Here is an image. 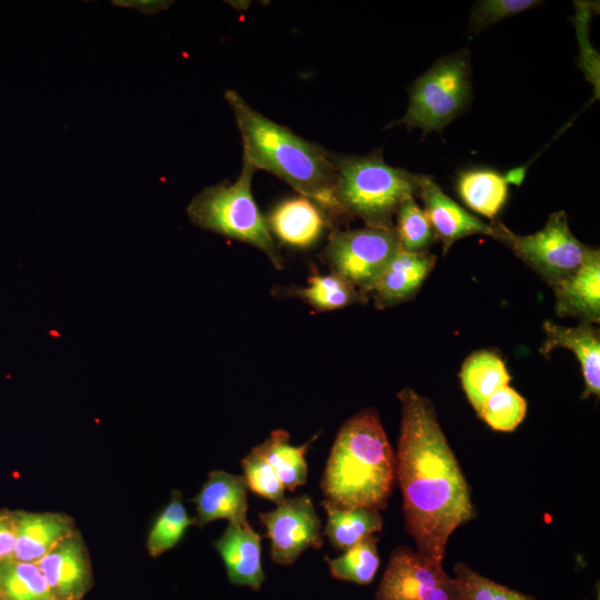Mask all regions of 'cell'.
Returning a JSON list of instances; mask_svg holds the SVG:
<instances>
[{
	"mask_svg": "<svg viewBox=\"0 0 600 600\" xmlns=\"http://www.w3.org/2000/svg\"><path fill=\"white\" fill-rule=\"evenodd\" d=\"M396 474L403 496L406 528L418 551L441 561L452 532L473 518L467 481L431 402L403 389Z\"/></svg>",
	"mask_w": 600,
	"mask_h": 600,
	"instance_id": "1",
	"label": "cell"
},
{
	"mask_svg": "<svg viewBox=\"0 0 600 600\" xmlns=\"http://www.w3.org/2000/svg\"><path fill=\"white\" fill-rule=\"evenodd\" d=\"M243 146V161L266 170L300 196L317 203L330 218L343 213L336 198L333 156L250 107L233 90L226 91Z\"/></svg>",
	"mask_w": 600,
	"mask_h": 600,
	"instance_id": "2",
	"label": "cell"
},
{
	"mask_svg": "<svg viewBox=\"0 0 600 600\" xmlns=\"http://www.w3.org/2000/svg\"><path fill=\"white\" fill-rule=\"evenodd\" d=\"M396 454L376 413L348 419L334 439L320 488L324 500L342 508L382 510L391 494Z\"/></svg>",
	"mask_w": 600,
	"mask_h": 600,
	"instance_id": "3",
	"label": "cell"
},
{
	"mask_svg": "<svg viewBox=\"0 0 600 600\" xmlns=\"http://www.w3.org/2000/svg\"><path fill=\"white\" fill-rule=\"evenodd\" d=\"M336 198L343 216L358 217L368 227L393 228L392 218L417 194L418 174L388 164L380 151L334 157Z\"/></svg>",
	"mask_w": 600,
	"mask_h": 600,
	"instance_id": "4",
	"label": "cell"
},
{
	"mask_svg": "<svg viewBox=\"0 0 600 600\" xmlns=\"http://www.w3.org/2000/svg\"><path fill=\"white\" fill-rule=\"evenodd\" d=\"M254 168L243 161L232 183H218L203 189L187 208L193 224L227 238L248 243L262 251L274 268H283L267 220L253 200L251 182Z\"/></svg>",
	"mask_w": 600,
	"mask_h": 600,
	"instance_id": "5",
	"label": "cell"
},
{
	"mask_svg": "<svg viewBox=\"0 0 600 600\" xmlns=\"http://www.w3.org/2000/svg\"><path fill=\"white\" fill-rule=\"evenodd\" d=\"M472 98L469 52L458 50L439 59L409 89L406 114L388 127L418 128L422 137L441 132L461 114Z\"/></svg>",
	"mask_w": 600,
	"mask_h": 600,
	"instance_id": "6",
	"label": "cell"
},
{
	"mask_svg": "<svg viewBox=\"0 0 600 600\" xmlns=\"http://www.w3.org/2000/svg\"><path fill=\"white\" fill-rule=\"evenodd\" d=\"M491 227L492 238L511 249L551 286L572 274L589 248L571 232L564 211L553 212L540 231L529 236L516 234L500 221H493Z\"/></svg>",
	"mask_w": 600,
	"mask_h": 600,
	"instance_id": "7",
	"label": "cell"
},
{
	"mask_svg": "<svg viewBox=\"0 0 600 600\" xmlns=\"http://www.w3.org/2000/svg\"><path fill=\"white\" fill-rule=\"evenodd\" d=\"M399 247L394 228L367 226L333 230L320 257L332 272L367 294Z\"/></svg>",
	"mask_w": 600,
	"mask_h": 600,
	"instance_id": "8",
	"label": "cell"
},
{
	"mask_svg": "<svg viewBox=\"0 0 600 600\" xmlns=\"http://www.w3.org/2000/svg\"><path fill=\"white\" fill-rule=\"evenodd\" d=\"M376 600H459V589L441 561L399 547L390 556Z\"/></svg>",
	"mask_w": 600,
	"mask_h": 600,
	"instance_id": "9",
	"label": "cell"
},
{
	"mask_svg": "<svg viewBox=\"0 0 600 600\" xmlns=\"http://www.w3.org/2000/svg\"><path fill=\"white\" fill-rule=\"evenodd\" d=\"M259 518L267 528L271 560L277 564L290 566L307 549L322 547L321 520L309 496L284 498Z\"/></svg>",
	"mask_w": 600,
	"mask_h": 600,
	"instance_id": "10",
	"label": "cell"
},
{
	"mask_svg": "<svg viewBox=\"0 0 600 600\" xmlns=\"http://www.w3.org/2000/svg\"><path fill=\"white\" fill-rule=\"evenodd\" d=\"M53 600H81L92 586L88 551L74 531L37 562Z\"/></svg>",
	"mask_w": 600,
	"mask_h": 600,
	"instance_id": "11",
	"label": "cell"
},
{
	"mask_svg": "<svg viewBox=\"0 0 600 600\" xmlns=\"http://www.w3.org/2000/svg\"><path fill=\"white\" fill-rule=\"evenodd\" d=\"M417 194L423 211L443 246V253L458 240L473 234L493 236L491 224L478 219L449 196L428 176L418 174Z\"/></svg>",
	"mask_w": 600,
	"mask_h": 600,
	"instance_id": "12",
	"label": "cell"
},
{
	"mask_svg": "<svg viewBox=\"0 0 600 600\" xmlns=\"http://www.w3.org/2000/svg\"><path fill=\"white\" fill-rule=\"evenodd\" d=\"M247 489L243 476L223 470L209 472L207 481L192 499L197 512L194 524L204 527L218 519H227L229 523H249Z\"/></svg>",
	"mask_w": 600,
	"mask_h": 600,
	"instance_id": "13",
	"label": "cell"
},
{
	"mask_svg": "<svg viewBox=\"0 0 600 600\" xmlns=\"http://www.w3.org/2000/svg\"><path fill=\"white\" fill-rule=\"evenodd\" d=\"M552 287L558 314L579 318L583 323H598L600 319L599 250L589 247L580 267Z\"/></svg>",
	"mask_w": 600,
	"mask_h": 600,
	"instance_id": "14",
	"label": "cell"
},
{
	"mask_svg": "<svg viewBox=\"0 0 600 600\" xmlns=\"http://www.w3.org/2000/svg\"><path fill=\"white\" fill-rule=\"evenodd\" d=\"M213 547L221 556L232 584L260 590L266 580L261 564V536L250 523H229Z\"/></svg>",
	"mask_w": 600,
	"mask_h": 600,
	"instance_id": "15",
	"label": "cell"
},
{
	"mask_svg": "<svg viewBox=\"0 0 600 600\" xmlns=\"http://www.w3.org/2000/svg\"><path fill=\"white\" fill-rule=\"evenodd\" d=\"M434 263L436 257L426 251L412 252L399 247L369 292L377 307L386 308L410 299Z\"/></svg>",
	"mask_w": 600,
	"mask_h": 600,
	"instance_id": "16",
	"label": "cell"
},
{
	"mask_svg": "<svg viewBox=\"0 0 600 600\" xmlns=\"http://www.w3.org/2000/svg\"><path fill=\"white\" fill-rule=\"evenodd\" d=\"M268 227L282 243L294 248L314 244L328 226L326 212L310 199L299 196L274 207Z\"/></svg>",
	"mask_w": 600,
	"mask_h": 600,
	"instance_id": "17",
	"label": "cell"
},
{
	"mask_svg": "<svg viewBox=\"0 0 600 600\" xmlns=\"http://www.w3.org/2000/svg\"><path fill=\"white\" fill-rule=\"evenodd\" d=\"M16 544L11 560L37 563L60 541L76 531L73 520L63 513H14Z\"/></svg>",
	"mask_w": 600,
	"mask_h": 600,
	"instance_id": "18",
	"label": "cell"
},
{
	"mask_svg": "<svg viewBox=\"0 0 600 600\" xmlns=\"http://www.w3.org/2000/svg\"><path fill=\"white\" fill-rule=\"evenodd\" d=\"M546 340L541 353L547 354L556 348L571 350L580 361L584 379L583 397L600 394V337L590 323L563 327L551 321L543 324Z\"/></svg>",
	"mask_w": 600,
	"mask_h": 600,
	"instance_id": "19",
	"label": "cell"
},
{
	"mask_svg": "<svg viewBox=\"0 0 600 600\" xmlns=\"http://www.w3.org/2000/svg\"><path fill=\"white\" fill-rule=\"evenodd\" d=\"M506 177L487 168L461 171L456 179V190L474 212L494 220L508 199Z\"/></svg>",
	"mask_w": 600,
	"mask_h": 600,
	"instance_id": "20",
	"label": "cell"
},
{
	"mask_svg": "<svg viewBox=\"0 0 600 600\" xmlns=\"http://www.w3.org/2000/svg\"><path fill=\"white\" fill-rule=\"evenodd\" d=\"M321 506L327 513L324 534L337 550L346 551L382 530L383 519L376 509L342 508L327 500Z\"/></svg>",
	"mask_w": 600,
	"mask_h": 600,
	"instance_id": "21",
	"label": "cell"
},
{
	"mask_svg": "<svg viewBox=\"0 0 600 600\" xmlns=\"http://www.w3.org/2000/svg\"><path fill=\"white\" fill-rule=\"evenodd\" d=\"M317 438L318 434L302 446L296 447L289 442L290 434L279 429L272 431L267 440L252 449L269 462L284 489L294 491L307 481L308 466L304 456Z\"/></svg>",
	"mask_w": 600,
	"mask_h": 600,
	"instance_id": "22",
	"label": "cell"
},
{
	"mask_svg": "<svg viewBox=\"0 0 600 600\" xmlns=\"http://www.w3.org/2000/svg\"><path fill=\"white\" fill-rule=\"evenodd\" d=\"M277 291L286 297L300 299L317 311L342 309L367 299L362 291L334 272L314 273L308 279L306 287L280 288Z\"/></svg>",
	"mask_w": 600,
	"mask_h": 600,
	"instance_id": "23",
	"label": "cell"
},
{
	"mask_svg": "<svg viewBox=\"0 0 600 600\" xmlns=\"http://www.w3.org/2000/svg\"><path fill=\"white\" fill-rule=\"evenodd\" d=\"M460 379L468 400L479 412L492 393L508 386L510 374L498 354L491 351H478L463 362Z\"/></svg>",
	"mask_w": 600,
	"mask_h": 600,
	"instance_id": "24",
	"label": "cell"
},
{
	"mask_svg": "<svg viewBox=\"0 0 600 600\" xmlns=\"http://www.w3.org/2000/svg\"><path fill=\"white\" fill-rule=\"evenodd\" d=\"M0 596L6 600H53L37 563L16 560L0 563Z\"/></svg>",
	"mask_w": 600,
	"mask_h": 600,
	"instance_id": "25",
	"label": "cell"
},
{
	"mask_svg": "<svg viewBox=\"0 0 600 600\" xmlns=\"http://www.w3.org/2000/svg\"><path fill=\"white\" fill-rule=\"evenodd\" d=\"M378 538L369 536L346 550L344 553L331 559L326 557L330 573L333 578L357 584H369L379 569Z\"/></svg>",
	"mask_w": 600,
	"mask_h": 600,
	"instance_id": "26",
	"label": "cell"
},
{
	"mask_svg": "<svg viewBox=\"0 0 600 600\" xmlns=\"http://www.w3.org/2000/svg\"><path fill=\"white\" fill-rule=\"evenodd\" d=\"M181 493L174 490L169 503L157 517L147 539V550L152 557L173 548L183 537L187 528L194 524L183 503Z\"/></svg>",
	"mask_w": 600,
	"mask_h": 600,
	"instance_id": "27",
	"label": "cell"
},
{
	"mask_svg": "<svg viewBox=\"0 0 600 600\" xmlns=\"http://www.w3.org/2000/svg\"><path fill=\"white\" fill-rule=\"evenodd\" d=\"M394 228L399 246L412 252L426 251L436 238L429 219L414 197L407 199L399 207Z\"/></svg>",
	"mask_w": 600,
	"mask_h": 600,
	"instance_id": "28",
	"label": "cell"
},
{
	"mask_svg": "<svg viewBox=\"0 0 600 600\" xmlns=\"http://www.w3.org/2000/svg\"><path fill=\"white\" fill-rule=\"evenodd\" d=\"M527 402L514 389L504 386L492 393L478 414L498 431H512L524 419Z\"/></svg>",
	"mask_w": 600,
	"mask_h": 600,
	"instance_id": "29",
	"label": "cell"
},
{
	"mask_svg": "<svg viewBox=\"0 0 600 600\" xmlns=\"http://www.w3.org/2000/svg\"><path fill=\"white\" fill-rule=\"evenodd\" d=\"M459 600H534L477 573L464 563L454 567Z\"/></svg>",
	"mask_w": 600,
	"mask_h": 600,
	"instance_id": "30",
	"label": "cell"
},
{
	"mask_svg": "<svg viewBox=\"0 0 600 600\" xmlns=\"http://www.w3.org/2000/svg\"><path fill=\"white\" fill-rule=\"evenodd\" d=\"M243 478L248 489L276 504L284 499V486L273 468L256 450L241 460Z\"/></svg>",
	"mask_w": 600,
	"mask_h": 600,
	"instance_id": "31",
	"label": "cell"
},
{
	"mask_svg": "<svg viewBox=\"0 0 600 600\" xmlns=\"http://www.w3.org/2000/svg\"><path fill=\"white\" fill-rule=\"evenodd\" d=\"M541 4L536 0H481L470 13V32H481L506 18Z\"/></svg>",
	"mask_w": 600,
	"mask_h": 600,
	"instance_id": "32",
	"label": "cell"
},
{
	"mask_svg": "<svg viewBox=\"0 0 600 600\" xmlns=\"http://www.w3.org/2000/svg\"><path fill=\"white\" fill-rule=\"evenodd\" d=\"M16 544L14 513H0V563L11 560Z\"/></svg>",
	"mask_w": 600,
	"mask_h": 600,
	"instance_id": "33",
	"label": "cell"
},
{
	"mask_svg": "<svg viewBox=\"0 0 600 600\" xmlns=\"http://www.w3.org/2000/svg\"><path fill=\"white\" fill-rule=\"evenodd\" d=\"M0 600H6V599L0 596Z\"/></svg>",
	"mask_w": 600,
	"mask_h": 600,
	"instance_id": "34",
	"label": "cell"
}]
</instances>
